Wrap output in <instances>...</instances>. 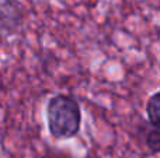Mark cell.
Listing matches in <instances>:
<instances>
[{
	"instance_id": "1",
	"label": "cell",
	"mask_w": 160,
	"mask_h": 158,
	"mask_svg": "<svg viewBox=\"0 0 160 158\" xmlns=\"http://www.w3.org/2000/svg\"><path fill=\"white\" fill-rule=\"evenodd\" d=\"M48 132L53 140H69L78 136L82 128V108L73 97L55 94L45 106Z\"/></svg>"
},
{
	"instance_id": "2",
	"label": "cell",
	"mask_w": 160,
	"mask_h": 158,
	"mask_svg": "<svg viewBox=\"0 0 160 158\" xmlns=\"http://www.w3.org/2000/svg\"><path fill=\"white\" fill-rule=\"evenodd\" d=\"M24 21L22 7L17 0H0V32L16 34Z\"/></svg>"
},
{
	"instance_id": "3",
	"label": "cell",
	"mask_w": 160,
	"mask_h": 158,
	"mask_svg": "<svg viewBox=\"0 0 160 158\" xmlns=\"http://www.w3.org/2000/svg\"><path fill=\"white\" fill-rule=\"evenodd\" d=\"M146 116L152 126L160 129V91H156L149 97L146 102Z\"/></svg>"
},
{
	"instance_id": "4",
	"label": "cell",
	"mask_w": 160,
	"mask_h": 158,
	"mask_svg": "<svg viewBox=\"0 0 160 158\" xmlns=\"http://www.w3.org/2000/svg\"><path fill=\"white\" fill-rule=\"evenodd\" d=\"M145 144L146 147L152 151L153 154H159L160 153V129L152 126V129L146 132L145 136Z\"/></svg>"
}]
</instances>
